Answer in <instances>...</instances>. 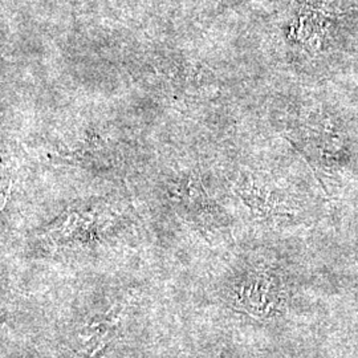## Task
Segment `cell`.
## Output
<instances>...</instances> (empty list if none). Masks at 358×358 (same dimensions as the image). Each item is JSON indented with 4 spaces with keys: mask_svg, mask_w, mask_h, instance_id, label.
<instances>
[{
    "mask_svg": "<svg viewBox=\"0 0 358 358\" xmlns=\"http://www.w3.org/2000/svg\"><path fill=\"white\" fill-rule=\"evenodd\" d=\"M47 157L69 166L103 171L122 162V146L112 128L99 122H80L48 143Z\"/></svg>",
    "mask_w": 358,
    "mask_h": 358,
    "instance_id": "1",
    "label": "cell"
},
{
    "mask_svg": "<svg viewBox=\"0 0 358 358\" xmlns=\"http://www.w3.org/2000/svg\"><path fill=\"white\" fill-rule=\"evenodd\" d=\"M152 68L154 87L173 101H203L215 90V77L207 65L192 57H155Z\"/></svg>",
    "mask_w": 358,
    "mask_h": 358,
    "instance_id": "2",
    "label": "cell"
},
{
    "mask_svg": "<svg viewBox=\"0 0 358 358\" xmlns=\"http://www.w3.org/2000/svg\"><path fill=\"white\" fill-rule=\"evenodd\" d=\"M113 214L103 203H77L45 230V238L57 245L92 244L103 238Z\"/></svg>",
    "mask_w": 358,
    "mask_h": 358,
    "instance_id": "3",
    "label": "cell"
},
{
    "mask_svg": "<svg viewBox=\"0 0 358 358\" xmlns=\"http://www.w3.org/2000/svg\"><path fill=\"white\" fill-rule=\"evenodd\" d=\"M171 194L186 217L201 230L208 231L214 223L215 210L201 176L196 171L182 173L171 182Z\"/></svg>",
    "mask_w": 358,
    "mask_h": 358,
    "instance_id": "4",
    "label": "cell"
}]
</instances>
